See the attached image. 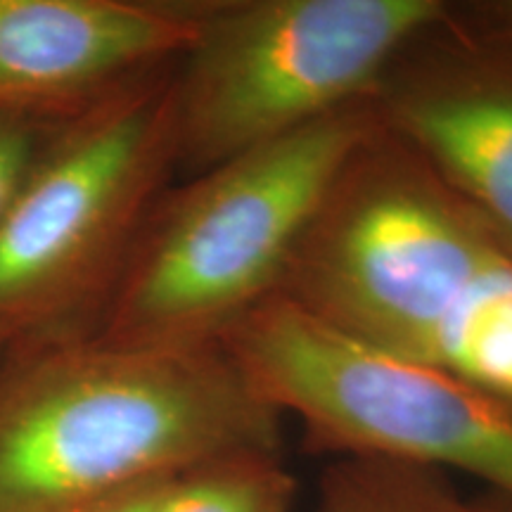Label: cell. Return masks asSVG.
<instances>
[{
	"instance_id": "6da1fadb",
	"label": "cell",
	"mask_w": 512,
	"mask_h": 512,
	"mask_svg": "<svg viewBox=\"0 0 512 512\" xmlns=\"http://www.w3.org/2000/svg\"><path fill=\"white\" fill-rule=\"evenodd\" d=\"M278 294L358 342L512 401V252L380 126Z\"/></svg>"
},
{
	"instance_id": "7a4b0ae2",
	"label": "cell",
	"mask_w": 512,
	"mask_h": 512,
	"mask_svg": "<svg viewBox=\"0 0 512 512\" xmlns=\"http://www.w3.org/2000/svg\"><path fill=\"white\" fill-rule=\"evenodd\" d=\"M245 451H280V413L221 344L88 337L0 370V512H81Z\"/></svg>"
},
{
	"instance_id": "3957f363",
	"label": "cell",
	"mask_w": 512,
	"mask_h": 512,
	"mask_svg": "<svg viewBox=\"0 0 512 512\" xmlns=\"http://www.w3.org/2000/svg\"><path fill=\"white\" fill-rule=\"evenodd\" d=\"M373 105L351 107L169 185L93 337L126 347H209L275 297L358 147Z\"/></svg>"
},
{
	"instance_id": "277c9868",
	"label": "cell",
	"mask_w": 512,
	"mask_h": 512,
	"mask_svg": "<svg viewBox=\"0 0 512 512\" xmlns=\"http://www.w3.org/2000/svg\"><path fill=\"white\" fill-rule=\"evenodd\" d=\"M174 69L57 128L0 223V358L93 337L178 171Z\"/></svg>"
},
{
	"instance_id": "5b68a950",
	"label": "cell",
	"mask_w": 512,
	"mask_h": 512,
	"mask_svg": "<svg viewBox=\"0 0 512 512\" xmlns=\"http://www.w3.org/2000/svg\"><path fill=\"white\" fill-rule=\"evenodd\" d=\"M451 15L441 0H204L174 69L178 171L366 105Z\"/></svg>"
},
{
	"instance_id": "8992f818",
	"label": "cell",
	"mask_w": 512,
	"mask_h": 512,
	"mask_svg": "<svg viewBox=\"0 0 512 512\" xmlns=\"http://www.w3.org/2000/svg\"><path fill=\"white\" fill-rule=\"evenodd\" d=\"M219 344L318 451L460 470L512 498V401L358 342L280 294Z\"/></svg>"
},
{
	"instance_id": "52a82bcc",
	"label": "cell",
	"mask_w": 512,
	"mask_h": 512,
	"mask_svg": "<svg viewBox=\"0 0 512 512\" xmlns=\"http://www.w3.org/2000/svg\"><path fill=\"white\" fill-rule=\"evenodd\" d=\"M415 46L370 100L377 124L512 252V46L482 29Z\"/></svg>"
},
{
	"instance_id": "ba28073f",
	"label": "cell",
	"mask_w": 512,
	"mask_h": 512,
	"mask_svg": "<svg viewBox=\"0 0 512 512\" xmlns=\"http://www.w3.org/2000/svg\"><path fill=\"white\" fill-rule=\"evenodd\" d=\"M204 0H0V112L67 121L181 60Z\"/></svg>"
},
{
	"instance_id": "9c48e42d",
	"label": "cell",
	"mask_w": 512,
	"mask_h": 512,
	"mask_svg": "<svg viewBox=\"0 0 512 512\" xmlns=\"http://www.w3.org/2000/svg\"><path fill=\"white\" fill-rule=\"evenodd\" d=\"M294 494L278 453H228L166 479L152 512H290Z\"/></svg>"
},
{
	"instance_id": "30bf717a",
	"label": "cell",
	"mask_w": 512,
	"mask_h": 512,
	"mask_svg": "<svg viewBox=\"0 0 512 512\" xmlns=\"http://www.w3.org/2000/svg\"><path fill=\"white\" fill-rule=\"evenodd\" d=\"M446 472L382 458H339L320 484L318 512H470Z\"/></svg>"
},
{
	"instance_id": "8fae6325",
	"label": "cell",
	"mask_w": 512,
	"mask_h": 512,
	"mask_svg": "<svg viewBox=\"0 0 512 512\" xmlns=\"http://www.w3.org/2000/svg\"><path fill=\"white\" fill-rule=\"evenodd\" d=\"M64 121L0 112V223Z\"/></svg>"
},
{
	"instance_id": "7c38bea8",
	"label": "cell",
	"mask_w": 512,
	"mask_h": 512,
	"mask_svg": "<svg viewBox=\"0 0 512 512\" xmlns=\"http://www.w3.org/2000/svg\"><path fill=\"white\" fill-rule=\"evenodd\" d=\"M166 479L133 486V489H126L117 496L105 498V501L95 503V505H91V508H86L81 512H152L159 489H162V484L166 482Z\"/></svg>"
},
{
	"instance_id": "4fadbf2b",
	"label": "cell",
	"mask_w": 512,
	"mask_h": 512,
	"mask_svg": "<svg viewBox=\"0 0 512 512\" xmlns=\"http://www.w3.org/2000/svg\"><path fill=\"white\" fill-rule=\"evenodd\" d=\"M482 17H484V27H482L484 34L501 38V41L510 43L512 46V0L484 5Z\"/></svg>"
},
{
	"instance_id": "5bb4252c",
	"label": "cell",
	"mask_w": 512,
	"mask_h": 512,
	"mask_svg": "<svg viewBox=\"0 0 512 512\" xmlns=\"http://www.w3.org/2000/svg\"><path fill=\"white\" fill-rule=\"evenodd\" d=\"M470 512H512V498L494 494L486 498V501L472 503Z\"/></svg>"
},
{
	"instance_id": "9a60e30c",
	"label": "cell",
	"mask_w": 512,
	"mask_h": 512,
	"mask_svg": "<svg viewBox=\"0 0 512 512\" xmlns=\"http://www.w3.org/2000/svg\"><path fill=\"white\" fill-rule=\"evenodd\" d=\"M3 363H5V361H3V358H0V370H3Z\"/></svg>"
}]
</instances>
